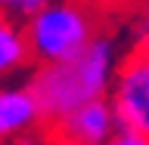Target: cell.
Masks as SVG:
<instances>
[{
  "mask_svg": "<svg viewBox=\"0 0 149 145\" xmlns=\"http://www.w3.org/2000/svg\"><path fill=\"white\" fill-rule=\"evenodd\" d=\"M118 68V46L109 34H96L81 56L59 65H37L28 90L34 96L44 127H53L90 99H106Z\"/></svg>",
  "mask_w": 149,
  "mask_h": 145,
  "instance_id": "6da1fadb",
  "label": "cell"
},
{
  "mask_svg": "<svg viewBox=\"0 0 149 145\" xmlns=\"http://www.w3.org/2000/svg\"><path fill=\"white\" fill-rule=\"evenodd\" d=\"M22 34L34 65L68 62L100 34V6L90 0H50L22 22Z\"/></svg>",
  "mask_w": 149,
  "mask_h": 145,
  "instance_id": "7a4b0ae2",
  "label": "cell"
},
{
  "mask_svg": "<svg viewBox=\"0 0 149 145\" xmlns=\"http://www.w3.org/2000/svg\"><path fill=\"white\" fill-rule=\"evenodd\" d=\"M106 99L118 127L149 139V59L137 53L124 56L115 68V80Z\"/></svg>",
  "mask_w": 149,
  "mask_h": 145,
  "instance_id": "3957f363",
  "label": "cell"
},
{
  "mask_svg": "<svg viewBox=\"0 0 149 145\" xmlns=\"http://www.w3.org/2000/svg\"><path fill=\"white\" fill-rule=\"evenodd\" d=\"M47 130L62 139L81 142V145H106L112 139V133L118 130V124H115L109 99H90L84 105H78L74 111H68L59 124H53Z\"/></svg>",
  "mask_w": 149,
  "mask_h": 145,
  "instance_id": "277c9868",
  "label": "cell"
},
{
  "mask_svg": "<svg viewBox=\"0 0 149 145\" xmlns=\"http://www.w3.org/2000/svg\"><path fill=\"white\" fill-rule=\"evenodd\" d=\"M37 130H44V118L28 83H0V145H13Z\"/></svg>",
  "mask_w": 149,
  "mask_h": 145,
  "instance_id": "5b68a950",
  "label": "cell"
},
{
  "mask_svg": "<svg viewBox=\"0 0 149 145\" xmlns=\"http://www.w3.org/2000/svg\"><path fill=\"white\" fill-rule=\"evenodd\" d=\"M28 65H31V56H28V43L22 34V22L0 16V83L25 71Z\"/></svg>",
  "mask_w": 149,
  "mask_h": 145,
  "instance_id": "8992f818",
  "label": "cell"
},
{
  "mask_svg": "<svg viewBox=\"0 0 149 145\" xmlns=\"http://www.w3.org/2000/svg\"><path fill=\"white\" fill-rule=\"evenodd\" d=\"M50 0H0V16L13 19V22H25L37 12V9H44Z\"/></svg>",
  "mask_w": 149,
  "mask_h": 145,
  "instance_id": "52a82bcc",
  "label": "cell"
},
{
  "mask_svg": "<svg viewBox=\"0 0 149 145\" xmlns=\"http://www.w3.org/2000/svg\"><path fill=\"white\" fill-rule=\"evenodd\" d=\"M106 145H149V139H146V136H140V133H134V130L118 127L115 133H112V139H109Z\"/></svg>",
  "mask_w": 149,
  "mask_h": 145,
  "instance_id": "ba28073f",
  "label": "cell"
},
{
  "mask_svg": "<svg viewBox=\"0 0 149 145\" xmlns=\"http://www.w3.org/2000/svg\"><path fill=\"white\" fill-rule=\"evenodd\" d=\"M130 53H137V56H143V59H149V16H146V22H143V28H140V37H137V43H134V49Z\"/></svg>",
  "mask_w": 149,
  "mask_h": 145,
  "instance_id": "9c48e42d",
  "label": "cell"
},
{
  "mask_svg": "<svg viewBox=\"0 0 149 145\" xmlns=\"http://www.w3.org/2000/svg\"><path fill=\"white\" fill-rule=\"evenodd\" d=\"M47 145H81V142H72V139H62V136H56V133H50Z\"/></svg>",
  "mask_w": 149,
  "mask_h": 145,
  "instance_id": "30bf717a",
  "label": "cell"
},
{
  "mask_svg": "<svg viewBox=\"0 0 149 145\" xmlns=\"http://www.w3.org/2000/svg\"><path fill=\"white\" fill-rule=\"evenodd\" d=\"M90 3H93V6H96V3H115V0H90Z\"/></svg>",
  "mask_w": 149,
  "mask_h": 145,
  "instance_id": "8fae6325",
  "label": "cell"
}]
</instances>
